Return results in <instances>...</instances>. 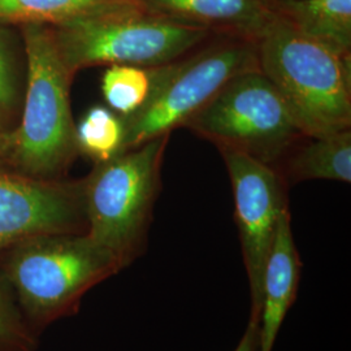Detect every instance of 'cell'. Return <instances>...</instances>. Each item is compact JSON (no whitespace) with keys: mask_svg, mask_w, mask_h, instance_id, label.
Wrapping results in <instances>:
<instances>
[{"mask_svg":"<svg viewBox=\"0 0 351 351\" xmlns=\"http://www.w3.org/2000/svg\"><path fill=\"white\" fill-rule=\"evenodd\" d=\"M119 272L116 259L86 232L38 234L0 255V275L39 336L58 320L77 314L88 291Z\"/></svg>","mask_w":351,"mask_h":351,"instance_id":"6da1fadb","label":"cell"},{"mask_svg":"<svg viewBox=\"0 0 351 351\" xmlns=\"http://www.w3.org/2000/svg\"><path fill=\"white\" fill-rule=\"evenodd\" d=\"M255 43L259 71L303 137L350 129V55L302 34L277 13Z\"/></svg>","mask_w":351,"mask_h":351,"instance_id":"7a4b0ae2","label":"cell"},{"mask_svg":"<svg viewBox=\"0 0 351 351\" xmlns=\"http://www.w3.org/2000/svg\"><path fill=\"white\" fill-rule=\"evenodd\" d=\"M26 58V86L19 123L7 132L1 163L46 180H59L73 160L75 124L66 71L50 25L19 26Z\"/></svg>","mask_w":351,"mask_h":351,"instance_id":"3957f363","label":"cell"},{"mask_svg":"<svg viewBox=\"0 0 351 351\" xmlns=\"http://www.w3.org/2000/svg\"><path fill=\"white\" fill-rule=\"evenodd\" d=\"M50 27L58 52L72 77L97 65L173 63L213 33L154 12L138 0Z\"/></svg>","mask_w":351,"mask_h":351,"instance_id":"277c9868","label":"cell"},{"mask_svg":"<svg viewBox=\"0 0 351 351\" xmlns=\"http://www.w3.org/2000/svg\"><path fill=\"white\" fill-rule=\"evenodd\" d=\"M169 134L95 164L84 180L86 234L112 255L121 271L147 251Z\"/></svg>","mask_w":351,"mask_h":351,"instance_id":"5b68a950","label":"cell"},{"mask_svg":"<svg viewBox=\"0 0 351 351\" xmlns=\"http://www.w3.org/2000/svg\"><path fill=\"white\" fill-rule=\"evenodd\" d=\"M254 68H258L256 43L239 37L159 65L147 103L138 112L121 117L123 152L185 125L230 78Z\"/></svg>","mask_w":351,"mask_h":351,"instance_id":"8992f818","label":"cell"},{"mask_svg":"<svg viewBox=\"0 0 351 351\" xmlns=\"http://www.w3.org/2000/svg\"><path fill=\"white\" fill-rule=\"evenodd\" d=\"M184 126L219 149L241 151L271 167L302 137L285 103L259 68L230 78Z\"/></svg>","mask_w":351,"mask_h":351,"instance_id":"52a82bcc","label":"cell"},{"mask_svg":"<svg viewBox=\"0 0 351 351\" xmlns=\"http://www.w3.org/2000/svg\"><path fill=\"white\" fill-rule=\"evenodd\" d=\"M228 168L234 199L242 261L250 288V317L259 322L264 264L278 220L289 208L284 180L276 171L241 151L219 149Z\"/></svg>","mask_w":351,"mask_h":351,"instance_id":"ba28073f","label":"cell"},{"mask_svg":"<svg viewBox=\"0 0 351 351\" xmlns=\"http://www.w3.org/2000/svg\"><path fill=\"white\" fill-rule=\"evenodd\" d=\"M84 180H46L0 162V255L46 233H85Z\"/></svg>","mask_w":351,"mask_h":351,"instance_id":"9c48e42d","label":"cell"},{"mask_svg":"<svg viewBox=\"0 0 351 351\" xmlns=\"http://www.w3.org/2000/svg\"><path fill=\"white\" fill-rule=\"evenodd\" d=\"M302 262L291 230V216L281 215L276 236L264 264L258 351H272L291 306L297 301Z\"/></svg>","mask_w":351,"mask_h":351,"instance_id":"30bf717a","label":"cell"},{"mask_svg":"<svg viewBox=\"0 0 351 351\" xmlns=\"http://www.w3.org/2000/svg\"><path fill=\"white\" fill-rule=\"evenodd\" d=\"M154 12L185 24L256 42L275 17L271 0H138Z\"/></svg>","mask_w":351,"mask_h":351,"instance_id":"8fae6325","label":"cell"},{"mask_svg":"<svg viewBox=\"0 0 351 351\" xmlns=\"http://www.w3.org/2000/svg\"><path fill=\"white\" fill-rule=\"evenodd\" d=\"M271 5L302 34L350 55L351 0H271Z\"/></svg>","mask_w":351,"mask_h":351,"instance_id":"7c38bea8","label":"cell"},{"mask_svg":"<svg viewBox=\"0 0 351 351\" xmlns=\"http://www.w3.org/2000/svg\"><path fill=\"white\" fill-rule=\"evenodd\" d=\"M288 177L291 182L329 180L350 184V129L311 137V141L291 158Z\"/></svg>","mask_w":351,"mask_h":351,"instance_id":"4fadbf2b","label":"cell"},{"mask_svg":"<svg viewBox=\"0 0 351 351\" xmlns=\"http://www.w3.org/2000/svg\"><path fill=\"white\" fill-rule=\"evenodd\" d=\"M130 0H0V25H59Z\"/></svg>","mask_w":351,"mask_h":351,"instance_id":"5bb4252c","label":"cell"},{"mask_svg":"<svg viewBox=\"0 0 351 351\" xmlns=\"http://www.w3.org/2000/svg\"><path fill=\"white\" fill-rule=\"evenodd\" d=\"M158 66L108 65L101 77V94L108 108L123 119L138 112L150 98Z\"/></svg>","mask_w":351,"mask_h":351,"instance_id":"9a60e30c","label":"cell"},{"mask_svg":"<svg viewBox=\"0 0 351 351\" xmlns=\"http://www.w3.org/2000/svg\"><path fill=\"white\" fill-rule=\"evenodd\" d=\"M124 123L108 107L94 106L75 125L77 150L95 164L104 163L123 152Z\"/></svg>","mask_w":351,"mask_h":351,"instance_id":"2e32d148","label":"cell"},{"mask_svg":"<svg viewBox=\"0 0 351 351\" xmlns=\"http://www.w3.org/2000/svg\"><path fill=\"white\" fill-rule=\"evenodd\" d=\"M39 335L26 323L12 289L0 275V351H37Z\"/></svg>","mask_w":351,"mask_h":351,"instance_id":"e0dca14e","label":"cell"},{"mask_svg":"<svg viewBox=\"0 0 351 351\" xmlns=\"http://www.w3.org/2000/svg\"><path fill=\"white\" fill-rule=\"evenodd\" d=\"M20 107L17 60L10 26L0 25V129L14 128Z\"/></svg>","mask_w":351,"mask_h":351,"instance_id":"ac0fdd59","label":"cell"},{"mask_svg":"<svg viewBox=\"0 0 351 351\" xmlns=\"http://www.w3.org/2000/svg\"><path fill=\"white\" fill-rule=\"evenodd\" d=\"M259 345V322L249 319L245 332L233 351H258Z\"/></svg>","mask_w":351,"mask_h":351,"instance_id":"d6986e66","label":"cell"},{"mask_svg":"<svg viewBox=\"0 0 351 351\" xmlns=\"http://www.w3.org/2000/svg\"><path fill=\"white\" fill-rule=\"evenodd\" d=\"M5 137H7V132H4V130L0 129V160H1V156H3V152H4Z\"/></svg>","mask_w":351,"mask_h":351,"instance_id":"ffe728a7","label":"cell"}]
</instances>
